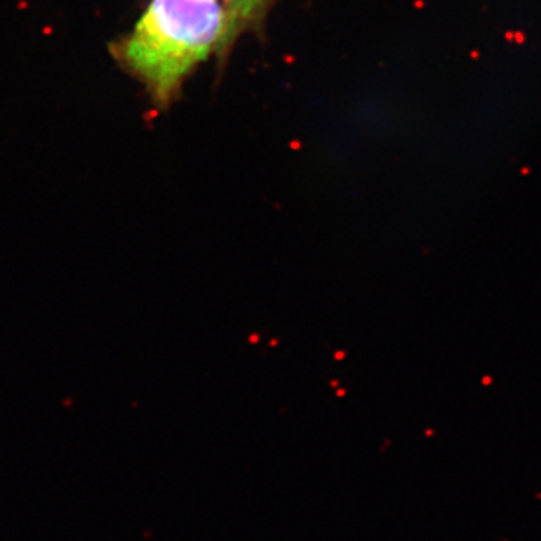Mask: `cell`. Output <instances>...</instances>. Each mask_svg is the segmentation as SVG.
I'll return each mask as SVG.
<instances>
[{
	"label": "cell",
	"mask_w": 541,
	"mask_h": 541,
	"mask_svg": "<svg viewBox=\"0 0 541 541\" xmlns=\"http://www.w3.org/2000/svg\"><path fill=\"white\" fill-rule=\"evenodd\" d=\"M266 2H268V0H248L247 16H245V23L250 22V20H253L254 17L259 14L260 11H262V8L265 7Z\"/></svg>",
	"instance_id": "7a4b0ae2"
},
{
	"label": "cell",
	"mask_w": 541,
	"mask_h": 541,
	"mask_svg": "<svg viewBox=\"0 0 541 541\" xmlns=\"http://www.w3.org/2000/svg\"><path fill=\"white\" fill-rule=\"evenodd\" d=\"M229 32V11L217 0H152L112 53L146 86L157 106L167 107L188 74L227 41Z\"/></svg>",
	"instance_id": "6da1fadb"
}]
</instances>
